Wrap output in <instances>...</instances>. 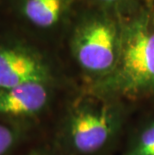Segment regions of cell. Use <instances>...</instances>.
Segmentation results:
<instances>
[{"label":"cell","instance_id":"6","mask_svg":"<svg viewBox=\"0 0 154 155\" xmlns=\"http://www.w3.org/2000/svg\"><path fill=\"white\" fill-rule=\"evenodd\" d=\"M75 0H22L19 13L40 37L65 35L74 15Z\"/></svg>","mask_w":154,"mask_h":155},{"label":"cell","instance_id":"3","mask_svg":"<svg viewBox=\"0 0 154 155\" xmlns=\"http://www.w3.org/2000/svg\"><path fill=\"white\" fill-rule=\"evenodd\" d=\"M64 37L78 84L96 86L112 73L118 62L122 16L85 4L74 13Z\"/></svg>","mask_w":154,"mask_h":155},{"label":"cell","instance_id":"10","mask_svg":"<svg viewBox=\"0 0 154 155\" xmlns=\"http://www.w3.org/2000/svg\"><path fill=\"white\" fill-rule=\"evenodd\" d=\"M18 155H64L50 142L47 136L37 138L29 143Z\"/></svg>","mask_w":154,"mask_h":155},{"label":"cell","instance_id":"11","mask_svg":"<svg viewBox=\"0 0 154 155\" xmlns=\"http://www.w3.org/2000/svg\"><path fill=\"white\" fill-rule=\"evenodd\" d=\"M153 1H154V0H153Z\"/></svg>","mask_w":154,"mask_h":155},{"label":"cell","instance_id":"4","mask_svg":"<svg viewBox=\"0 0 154 155\" xmlns=\"http://www.w3.org/2000/svg\"><path fill=\"white\" fill-rule=\"evenodd\" d=\"M75 82H30L0 89V122L39 137L50 127Z\"/></svg>","mask_w":154,"mask_h":155},{"label":"cell","instance_id":"5","mask_svg":"<svg viewBox=\"0 0 154 155\" xmlns=\"http://www.w3.org/2000/svg\"><path fill=\"white\" fill-rule=\"evenodd\" d=\"M30 82H75L50 52L21 36H0V89Z\"/></svg>","mask_w":154,"mask_h":155},{"label":"cell","instance_id":"2","mask_svg":"<svg viewBox=\"0 0 154 155\" xmlns=\"http://www.w3.org/2000/svg\"><path fill=\"white\" fill-rule=\"evenodd\" d=\"M89 89L130 103L154 97L153 0H145L122 16V39L116 67L105 80Z\"/></svg>","mask_w":154,"mask_h":155},{"label":"cell","instance_id":"8","mask_svg":"<svg viewBox=\"0 0 154 155\" xmlns=\"http://www.w3.org/2000/svg\"><path fill=\"white\" fill-rule=\"evenodd\" d=\"M37 138L40 137L0 122V155H18Z\"/></svg>","mask_w":154,"mask_h":155},{"label":"cell","instance_id":"1","mask_svg":"<svg viewBox=\"0 0 154 155\" xmlns=\"http://www.w3.org/2000/svg\"><path fill=\"white\" fill-rule=\"evenodd\" d=\"M129 115L130 102L78 84L64 100L47 137L64 155H111Z\"/></svg>","mask_w":154,"mask_h":155},{"label":"cell","instance_id":"7","mask_svg":"<svg viewBox=\"0 0 154 155\" xmlns=\"http://www.w3.org/2000/svg\"><path fill=\"white\" fill-rule=\"evenodd\" d=\"M121 155H154V116L145 118L134 127Z\"/></svg>","mask_w":154,"mask_h":155},{"label":"cell","instance_id":"9","mask_svg":"<svg viewBox=\"0 0 154 155\" xmlns=\"http://www.w3.org/2000/svg\"><path fill=\"white\" fill-rule=\"evenodd\" d=\"M144 1L145 0H84L85 4L106 9L120 16L128 14Z\"/></svg>","mask_w":154,"mask_h":155}]
</instances>
